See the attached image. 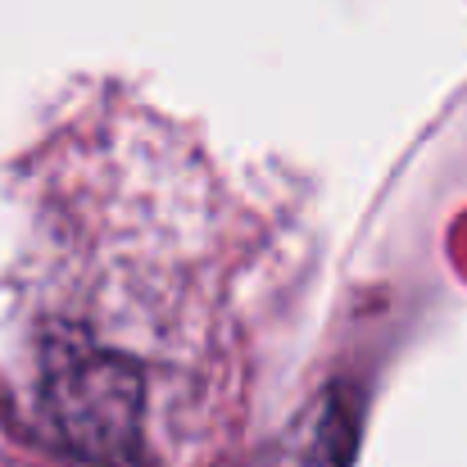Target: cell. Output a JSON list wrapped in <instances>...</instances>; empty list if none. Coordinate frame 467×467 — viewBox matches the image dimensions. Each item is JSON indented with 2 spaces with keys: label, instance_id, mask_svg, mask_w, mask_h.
Masks as SVG:
<instances>
[{
  "label": "cell",
  "instance_id": "1",
  "mask_svg": "<svg viewBox=\"0 0 467 467\" xmlns=\"http://www.w3.org/2000/svg\"><path fill=\"white\" fill-rule=\"evenodd\" d=\"M23 168L5 427L55 467H236L309 291L300 209L114 82Z\"/></svg>",
  "mask_w": 467,
  "mask_h": 467
}]
</instances>
